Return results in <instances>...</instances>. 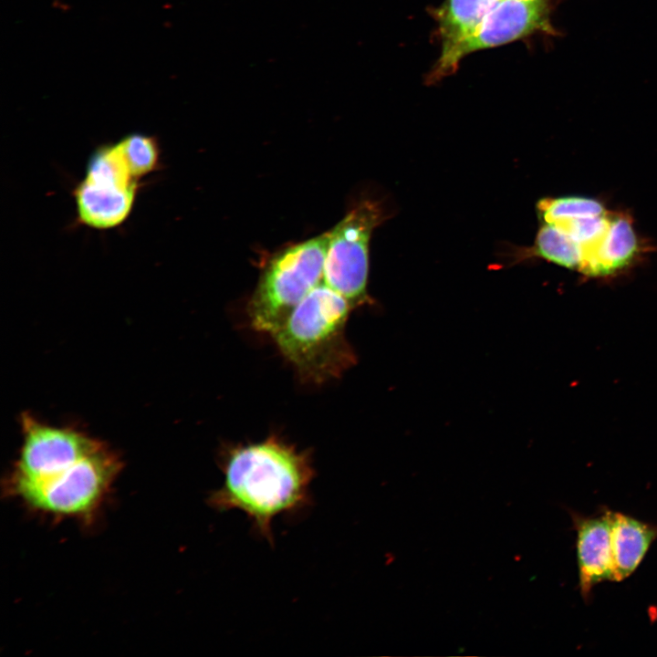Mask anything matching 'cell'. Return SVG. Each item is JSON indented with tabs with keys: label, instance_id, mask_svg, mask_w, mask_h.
Listing matches in <instances>:
<instances>
[{
	"label": "cell",
	"instance_id": "obj_1",
	"mask_svg": "<svg viewBox=\"0 0 657 657\" xmlns=\"http://www.w3.org/2000/svg\"><path fill=\"white\" fill-rule=\"evenodd\" d=\"M223 485L208 505L216 511L240 510L259 536L273 546V520L312 503L315 470L310 454L276 437L227 449L221 459Z\"/></svg>",
	"mask_w": 657,
	"mask_h": 657
},
{
	"label": "cell",
	"instance_id": "obj_2",
	"mask_svg": "<svg viewBox=\"0 0 657 657\" xmlns=\"http://www.w3.org/2000/svg\"><path fill=\"white\" fill-rule=\"evenodd\" d=\"M351 307L347 298L326 284L318 285L272 335L301 378L321 383L339 376L354 362L345 338Z\"/></svg>",
	"mask_w": 657,
	"mask_h": 657
},
{
	"label": "cell",
	"instance_id": "obj_3",
	"mask_svg": "<svg viewBox=\"0 0 657 657\" xmlns=\"http://www.w3.org/2000/svg\"><path fill=\"white\" fill-rule=\"evenodd\" d=\"M328 233L297 243L271 257L248 303L252 326L274 335L323 278Z\"/></svg>",
	"mask_w": 657,
	"mask_h": 657
},
{
	"label": "cell",
	"instance_id": "obj_4",
	"mask_svg": "<svg viewBox=\"0 0 657 657\" xmlns=\"http://www.w3.org/2000/svg\"><path fill=\"white\" fill-rule=\"evenodd\" d=\"M120 470L117 455L101 444L64 473L16 497L38 513L89 519L102 504Z\"/></svg>",
	"mask_w": 657,
	"mask_h": 657
},
{
	"label": "cell",
	"instance_id": "obj_5",
	"mask_svg": "<svg viewBox=\"0 0 657 657\" xmlns=\"http://www.w3.org/2000/svg\"><path fill=\"white\" fill-rule=\"evenodd\" d=\"M384 219L381 204L365 199L328 232L323 278L352 307L368 300L369 243L373 229Z\"/></svg>",
	"mask_w": 657,
	"mask_h": 657
},
{
	"label": "cell",
	"instance_id": "obj_6",
	"mask_svg": "<svg viewBox=\"0 0 657 657\" xmlns=\"http://www.w3.org/2000/svg\"><path fill=\"white\" fill-rule=\"evenodd\" d=\"M137 191L138 179L117 145H102L90 156L74 191L78 219L96 229L118 226L130 215Z\"/></svg>",
	"mask_w": 657,
	"mask_h": 657
},
{
	"label": "cell",
	"instance_id": "obj_7",
	"mask_svg": "<svg viewBox=\"0 0 657 657\" xmlns=\"http://www.w3.org/2000/svg\"><path fill=\"white\" fill-rule=\"evenodd\" d=\"M23 443L6 482L7 494L42 483L66 471L102 443L87 434L22 417Z\"/></svg>",
	"mask_w": 657,
	"mask_h": 657
},
{
	"label": "cell",
	"instance_id": "obj_8",
	"mask_svg": "<svg viewBox=\"0 0 657 657\" xmlns=\"http://www.w3.org/2000/svg\"><path fill=\"white\" fill-rule=\"evenodd\" d=\"M560 0H500L477 31L450 52L440 56L427 80L437 81L454 72L467 55L544 33L556 35L550 16Z\"/></svg>",
	"mask_w": 657,
	"mask_h": 657
},
{
	"label": "cell",
	"instance_id": "obj_9",
	"mask_svg": "<svg viewBox=\"0 0 657 657\" xmlns=\"http://www.w3.org/2000/svg\"><path fill=\"white\" fill-rule=\"evenodd\" d=\"M638 238L626 214L610 213L605 229L581 247L579 271L589 276H606L620 271L635 258Z\"/></svg>",
	"mask_w": 657,
	"mask_h": 657
},
{
	"label": "cell",
	"instance_id": "obj_10",
	"mask_svg": "<svg viewBox=\"0 0 657 657\" xmlns=\"http://www.w3.org/2000/svg\"><path fill=\"white\" fill-rule=\"evenodd\" d=\"M577 530L579 587L583 596L602 580H613L610 510L600 516H573Z\"/></svg>",
	"mask_w": 657,
	"mask_h": 657
},
{
	"label": "cell",
	"instance_id": "obj_11",
	"mask_svg": "<svg viewBox=\"0 0 657 657\" xmlns=\"http://www.w3.org/2000/svg\"><path fill=\"white\" fill-rule=\"evenodd\" d=\"M614 581L629 577L657 537V527L610 511Z\"/></svg>",
	"mask_w": 657,
	"mask_h": 657
},
{
	"label": "cell",
	"instance_id": "obj_12",
	"mask_svg": "<svg viewBox=\"0 0 657 657\" xmlns=\"http://www.w3.org/2000/svg\"><path fill=\"white\" fill-rule=\"evenodd\" d=\"M500 0H445L433 12L443 56L472 36Z\"/></svg>",
	"mask_w": 657,
	"mask_h": 657
},
{
	"label": "cell",
	"instance_id": "obj_13",
	"mask_svg": "<svg viewBox=\"0 0 657 657\" xmlns=\"http://www.w3.org/2000/svg\"><path fill=\"white\" fill-rule=\"evenodd\" d=\"M533 254L570 269L578 270L581 261L580 245L551 224L543 223L535 240Z\"/></svg>",
	"mask_w": 657,
	"mask_h": 657
},
{
	"label": "cell",
	"instance_id": "obj_14",
	"mask_svg": "<svg viewBox=\"0 0 657 657\" xmlns=\"http://www.w3.org/2000/svg\"><path fill=\"white\" fill-rule=\"evenodd\" d=\"M539 218L545 224L561 220L600 216L608 211L599 200L583 196L544 198L537 205Z\"/></svg>",
	"mask_w": 657,
	"mask_h": 657
},
{
	"label": "cell",
	"instance_id": "obj_15",
	"mask_svg": "<svg viewBox=\"0 0 657 657\" xmlns=\"http://www.w3.org/2000/svg\"><path fill=\"white\" fill-rule=\"evenodd\" d=\"M119 148L136 179L153 172L160 161L159 144L151 136L132 133L118 142Z\"/></svg>",
	"mask_w": 657,
	"mask_h": 657
}]
</instances>
